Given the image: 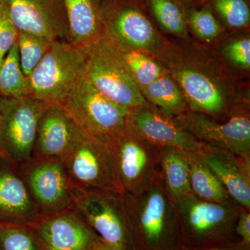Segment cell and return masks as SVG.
<instances>
[{
    "label": "cell",
    "instance_id": "1",
    "mask_svg": "<svg viewBox=\"0 0 250 250\" xmlns=\"http://www.w3.org/2000/svg\"><path fill=\"white\" fill-rule=\"evenodd\" d=\"M137 250H177L182 245L178 215L160 175L146 190L123 194Z\"/></svg>",
    "mask_w": 250,
    "mask_h": 250
},
{
    "label": "cell",
    "instance_id": "2",
    "mask_svg": "<svg viewBox=\"0 0 250 250\" xmlns=\"http://www.w3.org/2000/svg\"><path fill=\"white\" fill-rule=\"evenodd\" d=\"M173 202L182 246L200 248L240 241L235 228L242 207L236 203L205 201L192 193Z\"/></svg>",
    "mask_w": 250,
    "mask_h": 250
},
{
    "label": "cell",
    "instance_id": "3",
    "mask_svg": "<svg viewBox=\"0 0 250 250\" xmlns=\"http://www.w3.org/2000/svg\"><path fill=\"white\" fill-rule=\"evenodd\" d=\"M86 59V47L54 41L29 77L30 96L60 105L84 79Z\"/></svg>",
    "mask_w": 250,
    "mask_h": 250
},
{
    "label": "cell",
    "instance_id": "4",
    "mask_svg": "<svg viewBox=\"0 0 250 250\" xmlns=\"http://www.w3.org/2000/svg\"><path fill=\"white\" fill-rule=\"evenodd\" d=\"M73 207L104 250H137L123 194L102 189L74 190Z\"/></svg>",
    "mask_w": 250,
    "mask_h": 250
},
{
    "label": "cell",
    "instance_id": "5",
    "mask_svg": "<svg viewBox=\"0 0 250 250\" xmlns=\"http://www.w3.org/2000/svg\"><path fill=\"white\" fill-rule=\"evenodd\" d=\"M61 159L74 190L102 189L121 193L106 140L78 126Z\"/></svg>",
    "mask_w": 250,
    "mask_h": 250
},
{
    "label": "cell",
    "instance_id": "6",
    "mask_svg": "<svg viewBox=\"0 0 250 250\" xmlns=\"http://www.w3.org/2000/svg\"><path fill=\"white\" fill-rule=\"evenodd\" d=\"M86 48L85 81L106 98L128 109L149 103L118 51L105 38H100Z\"/></svg>",
    "mask_w": 250,
    "mask_h": 250
},
{
    "label": "cell",
    "instance_id": "7",
    "mask_svg": "<svg viewBox=\"0 0 250 250\" xmlns=\"http://www.w3.org/2000/svg\"><path fill=\"white\" fill-rule=\"evenodd\" d=\"M106 142L122 194L139 193L160 175L161 148L140 137L127 126Z\"/></svg>",
    "mask_w": 250,
    "mask_h": 250
},
{
    "label": "cell",
    "instance_id": "8",
    "mask_svg": "<svg viewBox=\"0 0 250 250\" xmlns=\"http://www.w3.org/2000/svg\"><path fill=\"white\" fill-rule=\"evenodd\" d=\"M49 104L31 96L1 97L0 148L18 169L32 159L39 118Z\"/></svg>",
    "mask_w": 250,
    "mask_h": 250
},
{
    "label": "cell",
    "instance_id": "9",
    "mask_svg": "<svg viewBox=\"0 0 250 250\" xmlns=\"http://www.w3.org/2000/svg\"><path fill=\"white\" fill-rule=\"evenodd\" d=\"M60 105L80 129L106 141L126 127L131 111L106 98L84 79Z\"/></svg>",
    "mask_w": 250,
    "mask_h": 250
},
{
    "label": "cell",
    "instance_id": "10",
    "mask_svg": "<svg viewBox=\"0 0 250 250\" xmlns=\"http://www.w3.org/2000/svg\"><path fill=\"white\" fill-rule=\"evenodd\" d=\"M18 170L41 216L73 207L74 189L60 158H32Z\"/></svg>",
    "mask_w": 250,
    "mask_h": 250
},
{
    "label": "cell",
    "instance_id": "11",
    "mask_svg": "<svg viewBox=\"0 0 250 250\" xmlns=\"http://www.w3.org/2000/svg\"><path fill=\"white\" fill-rule=\"evenodd\" d=\"M173 118L200 143L250 159V120L247 113H233L224 122L192 111Z\"/></svg>",
    "mask_w": 250,
    "mask_h": 250
},
{
    "label": "cell",
    "instance_id": "12",
    "mask_svg": "<svg viewBox=\"0 0 250 250\" xmlns=\"http://www.w3.org/2000/svg\"><path fill=\"white\" fill-rule=\"evenodd\" d=\"M43 250H104L73 207L29 223Z\"/></svg>",
    "mask_w": 250,
    "mask_h": 250
},
{
    "label": "cell",
    "instance_id": "13",
    "mask_svg": "<svg viewBox=\"0 0 250 250\" xmlns=\"http://www.w3.org/2000/svg\"><path fill=\"white\" fill-rule=\"evenodd\" d=\"M103 37L115 48L149 50L159 43L152 23L139 9L119 1H107Z\"/></svg>",
    "mask_w": 250,
    "mask_h": 250
},
{
    "label": "cell",
    "instance_id": "14",
    "mask_svg": "<svg viewBox=\"0 0 250 250\" xmlns=\"http://www.w3.org/2000/svg\"><path fill=\"white\" fill-rule=\"evenodd\" d=\"M127 126L140 137L159 148L173 147L184 152L201 149L204 143L195 139L174 119L148 103L131 109Z\"/></svg>",
    "mask_w": 250,
    "mask_h": 250
},
{
    "label": "cell",
    "instance_id": "15",
    "mask_svg": "<svg viewBox=\"0 0 250 250\" xmlns=\"http://www.w3.org/2000/svg\"><path fill=\"white\" fill-rule=\"evenodd\" d=\"M18 31L51 41L68 42V24L63 0H8Z\"/></svg>",
    "mask_w": 250,
    "mask_h": 250
},
{
    "label": "cell",
    "instance_id": "16",
    "mask_svg": "<svg viewBox=\"0 0 250 250\" xmlns=\"http://www.w3.org/2000/svg\"><path fill=\"white\" fill-rule=\"evenodd\" d=\"M201 154L233 201L250 209V159L205 144Z\"/></svg>",
    "mask_w": 250,
    "mask_h": 250
},
{
    "label": "cell",
    "instance_id": "17",
    "mask_svg": "<svg viewBox=\"0 0 250 250\" xmlns=\"http://www.w3.org/2000/svg\"><path fill=\"white\" fill-rule=\"evenodd\" d=\"M40 217L16 166L0 158V222L29 224Z\"/></svg>",
    "mask_w": 250,
    "mask_h": 250
},
{
    "label": "cell",
    "instance_id": "18",
    "mask_svg": "<svg viewBox=\"0 0 250 250\" xmlns=\"http://www.w3.org/2000/svg\"><path fill=\"white\" fill-rule=\"evenodd\" d=\"M78 126L61 105L49 104L38 124L33 158H62L70 147Z\"/></svg>",
    "mask_w": 250,
    "mask_h": 250
},
{
    "label": "cell",
    "instance_id": "19",
    "mask_svg": "<svg viewBox=\"0 0 250 250\" xmlns=\"http://www.w3.org/2000/svg\"><path fill=\"white\" fill-rule=\"evenodd\" d=\"M174 77L183 92L189 111L218 120L227 114L228 108L225 97L209 77L192 69H182Z\"/></svg>",
    "mask_w": 250,
    "mask_h": 250
},
{
    "label": "cell",
    "instance_id": "20",
    "mask_svg": "<svg viewBox=\"0 0 250 250\" xmlns=\"http://www.w3.org/2000/svg\"><path fill=\"white\" fill-rule=\"evenodd\" d=\"M108 0H63L68 24V42L87 47L103 37Z\"/></svg>",
    "mask_w": 250,
    "mask_h": 250
},
{
    "label": "cell",
    "instance_id": "21",
    "mask_svg": "<svg viewBox=\"0 0 250 250\" xmlns=\"http://www.w3.org/2000/svg\"><path fill=\"white\" fill-rule=\"evenodd\" d=\"M159 172L163 185L172 201L192 194L188 163L184 151L161 148Z\"/></svg>",
    "mask_w": 250,
    "mask_h": 250
},
{
    "label": "cell",
    "instance_id": "22",
    "mask_svg": "<svg viewBox=\"0 0 250 250\" xmlns=\"http://www.w3.org/2000/svg\"><path fill=\"white\" fill-rule=\"evenodd\" d=\"M201 149L185 152L188 163L192 193L205 201L225 205L236 203L216 176L205 164Z\"/></svg>",
    "mask_w": 250,
    "mask_h": 250
},
{
    "label": "cell",
    "instance_id": "23",
    "mask_svg": "<svg viewBox=\"0 0 250 250\" xmlns=\"http://www.w3.org/2000/svg\"><path fill=\"white\" fill-rule=\"evenodd\" d=\"M140 90L148 103L168 116L175 117L189 111L183 92L168 73Z\"/></svg>",
    "mask_w": 250,
    "mask_h": 250
},
{
    "label": "cell",
    "instance_id": "24",
    "mask_svg": "<svg viewBox=\"0 0 250 250\" xmlns=\"http://www.w3.org/2000/svg\"><path fill=\"white\" fill-rule=\"evenodd\" d=\"M0 94L1 97L9 98L30 96L29 77L21 68L16 42L5 56L0 68Z\"/></svg>",
    "mask_w": 250,
    "mask_h": 250
},
{
    "label": "cell",
    "instance_id": "25",
    "mask_svg": "<svg viewBox=\"0 0 250 250\" xmlns=\"http://www.w3.org/2000/svg\"><path fill=\"white\" fill-rule=\"evenodd\" d=\"M117 50L140 89L168 73L165 68L149 58L142 51L136 49Z\"/></svg>",
    "mask_w": 250,
    "mask_h": 250
},
{
    "label": "cell",
    "instance_id": "26",
    "mask_svg": "<svg viewBox=\"0 0 250 250\" xmlns=\"http://www.w3.org/2000/svg\"><path fill=\"white\" fill-rule=\"evenodd\" d=\"M1 250H43L29 224L0 222Z\"/></svg>",
    "mask_w": 250,
    "mask_h": 250
},
{
    "label": "cell",
    "instance_id": "27",
    "mask_svg": "<svg viewBox=\"0 0 250 250\" xmlns=\"http://www.w3.org/2000/svg\"><path fill=\"white\" fill-rule=\"evenodd\" d=\"M52 42L45 38L18 31L16 43L19 51L21 68L26 77L30 76Z\"/></svg>",
    "mask_w": 250,
    "mask_h": 250
},
{
    "label": "cell",
    "instance_id": "28",
    "mask_svg": "<svg viewBox=\"0 0 250 250\" xmlns=\"http://www.w3.org/2000/svg\"><path fill=\"white\" fill-rule=\"evenodd\" d=\"M152 14L166 31L182 35L187 30V22L183 11L173 0H147Z\"/></svg>",
    "mask_w": 250,
    "mask_h": 250
},
{
    "label": "cell",
    "instance_id": "29",
    "mask_svg": "<svg viewBox=\"0 0 250 250\" xmlns=\"http://www.w3.org/2000/svg\"><path fill=\"white\" fill-rule=\"evenodd\" d=\"M213 6L230 27L241 29L250 22V10L246 0H214Z\"/></svg>",
    "mask_w": 250,
    "mask_h": 250
},
{
    "label": "cell",
    "instance_id": "30",
    "mask_svg": "<svg viewBox=\"0 0 250 250\" xmlns=\"http://www.w3.org/2000/svg\"><path fill=\"white\" fill-rule=\"evenodd\" d=\"M188 24L197 37L205 42L214 40L221 30L218 20L208 8L192 11L189 16Z\"/></svg>",
    "mask_w": 250,
    "mask_h": 250
},
{
    "label": "cell",
    "instance_id": "31",
    "mask_svg": "<svg viewBox=\"0 0 250 250\" xmlns=\"http://www.w3.org/2000/svg\"><path fill=\"white\" fill-rule=\"evenodd\" d=\"M18 30L11 14L8 0H0V54L5 57L17 41Z\"/></svg>",
    "mask_w": 250,
    "mask_h": 250
},
{
    "label": "cell",
    "instance_id": "32",
    "mask_svg": "<svg viewBox=\"0 0 250 250\" xmlns=\"http://www.w3.org/2000/svg\"><path fill=\"white\" fill-rule=\"evenodd\" d=\"M225 54L236 66L248 70L250 67V39L246 38L233 41L226 46Z\"/></svg>",
    "mask_w": 250,
    "mask_h": 250
},
{
    "label": "cell",
    "instance_id": "33",
    "mask_svg": "<svg viewBox=\"0 0 250 250\" xmlns=\"http://www.w3.org/2000/svg\"><path fill=\"white\" fill-rule=\"evenodd\" d=\"M235 232L243 245L250 247V209L242 207L240 210Z\"/></svg>",
    "mask_w": 250,
    "mask_h": 250
},
{
    "label": "cell",
    "instance_id": "34",
    "mask_svg": "<svg viewBox=\"0 0 250 250\" xmlns=\"http://www.w3.org/2000/svg\"><path fill=\"white\" fill-rule=\"evenodd\" d=\"M177 250H250V247L243 245L241 241L228 244L220 245V246L206 247L200 248H188L182 246Z\"/></svg>",
    "mask_w": 250,
    "mask_h": 250
},
{
    "label": "cell",
    "instance_id": "35",
    "mask_svg": "<svg viewBox=\"0 0 250 250\" xmlns=\"http://www.w3.org/2000/svg\"><path fill=\"white\" fill-rule=\"evenodd\" d=\"M5 57H3L1 54H0V68H1V65H2L3 62H4Z\"/></svg>",
    "mask_w": 250,
    "mask_h": 250
},
{
    "label": "cell",
    "instance_id": "36",
    "mask_svg": "<svg viewBox=\"0 0 250 250\" xmlns=\"http://www.w3.org/2000/svg\"><path fill=\"white\" fill-rule=\"evenodd\" d=\"M4 156V154H3L2 151H1V148H0V158Z\"/></svg>",
    "mask_w": 250,
    "mask_h": 250
},
{
    "label": "cell",
    "instance_id": "37",
    "mask_svg": "<svg viewBox=\"0 0 250 250\" xmlns=\"http://www.w3.org/2000/svg\"><path fill=\"white\" fill-rule=\"evenodd\" d=\"M1 95L0 94V113H1Z\"/></svg>",
    "mask_w": 250,
    "mask_h": 250
},
{
    "label": "cell",
    "instance_id": "38",
    "mask_svg": "<svg viewBox=\"0 0 250 250\" xmlns=\"http://www.w3.org/2000/svg\"><path fill=\"white\" fill-rule=\"evenodd\" d=\"M0 250H1V249H0Z\"/></svg>",
    "mask_w": 250,
    "mask_h": 250
}]
</instances>
